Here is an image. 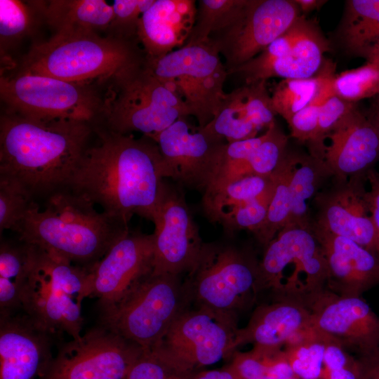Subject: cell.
Masks as SVG:
<instances>
[{
	"label": "cell",
	"mask_w": 379,
	"mask_h": 379,
	"mask_svg": "<svg viewBox=\"0 0 379 379\" xmlns=\"http://www.w3.org/2000/svg\"><path fill=\"white\" fill-rule=\"evenodd\" d=\"M93 130L95 141L86 148L68 188L126 224L135 215L154 222L166 188L157 144L98 124Z\"/></svg>",
	"instance_id": "cell-1"
},
{
	"label": "cell",
	"mask_w": 379,
	"mask_h": 379,
	"mask_svg": "<svg viewBox=\"0 0 379 379\" xmlns=\"http://www.w3.org/2000/svg\"><path fill=\"white\" fill-rule=\"evenodd\" d=\"M94 123L39 119L4 110L0 117V178L38 204L67 188L94 133Z\"/></svg>",
	"instance_id": "cell-2"
},
{
	"label": "cell",
	"mask_w": 379,
	"mask_h": 379,
	"mask_svg": "<svg viewBox=\"0 0 379 379\" xmlns=\"http://www.w3.org/2000/svg\"><path fill=\"white\" fill-rule=\"evenodd\" d=\"M129 230L67 187L32 202L13 232L22 242L91 268Z\"/></svg>",
	"instance_id": "cell-3"
},
{
	"label": "cell",
	"mask_w": 379,
	"mask_h": 379,
	"mask_svg": "<svg viewBox=\"0 0 379 379\" xmlns=\"http://www.w3.org/2000/svg\"><path fill=\"white\" fill-rule=\"evenodd\" d=\"M145 59L135 41L97 32L55 33L31 47L20 71L93 86L107 84Z\"/></svg>",
	"instance_id": "cell-4"
},
{
	"label": "cell",
	"mask_w": 379,
	"mask_h": 379,
	"mask_svg": "<svg viewBox=\"0 0 379 379\" xmlns=\"http://www.w3.org/2000/svg\"><path fill=\"white\" fill-rule=\"evenodd\" d=\"M30 245V244H29ZM22 310L53 335L81 336V303L91 296V270L32 245Z\"/></svg>",
	"instance_id": "cell-5"
},
{
	"label": "cell",
	"mask_w": 379,
	"mask_h": 379,
	"mask_svg": "<svg viewBox=\"0 0 379 379\" xmlns=\"http://www.w3.org/2000/svg\"><path fill=\"white\" fill-rule=\"evenodd\" d=\"M192 306L181 276L152 270L116 303L101 310L102 325L145 350L159 345L174 321Z\"/></svg>",
	"instance_id": "cell-6"
},
{
	"label": "cell",
	"mask_w": 379,
	"mask_h": 379,
	"mask_svg": "<svg viewBox=\"0 0 379 379\" xmlns=\"http://www.w3.org/2000/svg\"><path fill=\"white\" fill-rule=\"evenodd\" d=\"M98 124L121 134L154 135L182 117L187 109L168 84L158 79L143 62L109 81Z\"/></svg>",
	"instance_id": "cell-7"
},
{
	"label": "cell",
	"mask_w": 379,
	"mask_h": 379,
	"mask_svg": "<svg viewBox=\"0 0 379 379\" xmlns=\"http://www.w3.org/2000/svg\"><path fill=\"white\" fill-rule=\"evenodd\" d=\"M258 262L259 294L298 301L308 308L327 289V265L311 228L285 226L266 246Z\"/></svg>",
	"instance_id": "cell-8"
},
{
	"label": "cell",
	"mask_w": 379,
	"mask_h": 379,
	"mask_svg": "<svg viewBox=\"0 0 379 379\" xmlns=\"http://www.w3.org/2000/svg\"><path fill=\"white\" fill-rule=\"evenodd\" d=\"M259 260L234 245L205 243L185 279L192 305L236 321L257 299Z\"/></svg>",
	"instance_id": "cell-9"
},
{
	"label": "cell",
	"mask_w": 379,
	"mask_h": 379,
	"mask_svg": "<svg viewBox=\"0 0 379 379\" xmlns=\"http://www.w3.org/2000/svg\"><path fill=\"white\" fill-rule=\"evenodd\" d=\"M145 64L158 79L175 89L199 127L212 120L225 94L224 84L229 76L212 44H186L159 58L145 59Z\"/></svg>",
	"instance_id": "cell-10"
},
{
	"label": "cell",
	"mask_w": 379,
	"mask_h": 379,
	"mask_svg": "<svg viewBox=\"0 0 379 379\" xmlns=\"http://www.w3.org/2000/svg\"><path fill=\"white\" fill-rule=\"evenodd\" d=\"M93 87L20 71L1 76L0 96L6 110L24 116L95 123L102 99Z\"/></svg>",
	"instance_id": "cell-11"
},
{
	"label": "cell",
	"mask_w": 379,
	"mask_h": 379,
	"mask_svg": "<svg viewBox=\"0 0 379 379\" xmlns=\"http://www.w3.org/2000/svg\"><path fill=\"white\" fill-rule=\"evenodd\" d=\"M238 321L207 309L191 306L172 324L155 349L181 368L197 372L230 359ZM152 350V349H151Z\"/></svg>",
	"instance_id": "cell-12"
},
{
	"label": "cell",
	"mask_w": 379,
	"mask_h": 379,
	"mask_svg": "<svg viewBox=\"0 0 379 379\" xmlns=\"http://www.w3.org/2000/svg\"><path fill=\"white\" fill-rule=\"evenodd\" d=\"M144 350L102 324L62 344L44 379H126Z\"/></svg>",
	"instance_id": "cell-13"
},
{
	"label": "cell",
	"mask_w": 379,
	"mask_h": 379,
	"mask_svg": "<svg viewBox=\"0 0 379 379\" xmlns=\"http://www.w3.org/2000/svg\"><path fill=\"white\" fill-rule=\"evenodd\" d=\"M300 11L294 1L247 0L237 18L207 42L223 57L230 75L286 33L300 17Z\"/></svg>",
	"instance_id": "cell-14"
},
{
	"label": "cell",
	"mask_w": 379,
	"mask_h": 379,
	"mask_svg": "<svg viewBox=\"0 0 379 379\" xmlns=\"http://www.w3.org/2000/svg\"><path fill=\"white\" fill-rule=\"evenodd\" d=\"M187 118L180 117L149 138L156 142L161 154L164 178L204 192L215 176L227 142L194 126Z\"/></svg>",
	"instance_id": "cell-15"
},
{
	"label": "cell",
	"mask_w": 379,
	"mask_h": 379,
	"mask_svg": "<svg viewBox=\"0 0 379 379\" xmlns=\"http://www.w3.org/2000/svg\"><path fill=\"white\" fill-rule=\"evenodd\" d=\"M333 178L332 184L313 199L311 224L349 239L379 259V237L367 197L366 172L347 179Z\"/></svg>",
	"instance_id": "cell-16"
},
{
	"label": "cell",
	"mask_w": 379,
	"mask_h": 379,
	"mask_svg": "<svg viewBox=\"0 0 379 379\" xmlns=\"http://www.w3.org/2000/svg\"><path fill=\"white\" fill-rule=\"evenodd\" d=\"M153 271L181 276L196 265L204 246L183 194L166 185L154 221Z\"/></svg>",
	"instance_id": "cell-17"
},
{
	"label": "cell",
	"mask_w": 379,
	"mask_h": 379,
	"mask_svg": "<svg viewBox=\"0 0 379 379\" xmlns=\"http://www.w3.org/2000/svg\"><path fill=\"white\" fill-rule=\"evenodd\" d=\"M312 325L358 358L379 350V317L362 297H344L328 290L309 306Z\"/></svg>",
	"instance_id": "cell-18"
},
{
	"label": "cell",
	"mask_w": 379,
	"mask_h": 379,
	"mask_svg": "<svg viewBox=\"0 0 379 379\" xmlns=\"http://www.w3.org/2000/svg\"><path fill=\"white\" fill-rule=\"evenodd\" d=\"M153 234L130 230L91 270V296L101 310L116 303L130 288L153 270Z\"/></svg>",
	"instance_id": "cell-19"
},
{
	"label": "cell",
	"mask_w": 379,
	"mask_h": 379,
	"mask_svg": "<svg viewBox=\"0 0 379 379\" xmlns=\"http://www.w3.org/2000/svg\"><path fill=\"white\" fill-rule=\"evenodd\" d=\"M321 159L338 179L374 168L379 160V134L370 116L357 105L343 116L325 137Z\"/></svg>",
	"instance_id": "cell-20"
},
{
	"label": "cell",
	"mask_w": 379,
	"mask_h": 379,
	"mask_svg": "<svg viewBox=\"0 0 379 379\" xmlns=\"http://www.w3.org/2000/svg\"><path fill=\"white\" fill-rule=\"evenodd\" d=\"M52 333L29 315L0 314V379H34L53 359Z\"/></svg>",
	"instance_id": "cell-21"
},
{
	"label": "cell",
	"mask_w": 379,
	"mask_h": 379,
	"mask_svg": "<svg viewBox=\"0 0 379 379\" xmlns=\"http://www.w3.org/2000/svg\"><path fill=\"white\" fill-rule=\"evenodd\" d=\"M327 265V290L344 297H362L379 284V259L351 239L311 224Z\"/></svg>",
	"instance_id": "cell-22"
},
{
	"label": "cell",
	"mask_w": 379,
	"mask_h": 379,
	"mask_svg": "<svg viewBox=\"0 0 379 379\" xmlns=\"http://www.w3.org/2000/svg\"><path fill=\"white\" fill-rule=\"evenodd\" d=\"M276 114L266 81H258L225 93L212 120L201 128L230 143L258 136Z\"/></svg>",
	"instance_id": "cell-23"
},
{
	"label": "cell",
	"mask_w": 379,
	"mask_h": 379,
	"mask_svg": "<svg viewBox=\"0 0 379 379\" xmlns=\"http://www.w3.org/2000/svg\"><path fill=\"white\" fill-rule=\"evenodd\" d=\"M194 0H154L141 15L137 41L145 59L155 60L187 43L196 21Z\"/></svg>",
	"instance_id": "cell-24"
},
{
	"label": "cell",
	"mask_w": 379,
	"mask_h": 379,
	"mask_svg": "<svg viewBox=\"0 0 379 379\" xmlns=\"http://www.w3.org/2000/svg\"><path fill=\"white\" fill-rule=\"evenodd\" d=\"M312 324L310 309L288 299H272L258 305L246 326L238 328L234 350L244 345L262 350L281 349L296 333Z\"/></svg>",
	"instance_id": "cell-25"
},
{
	"label": "cell",
	"mask_w": 379,
	"mask_h": 379,
	"mask_svg": "<svg viewBox=\"0 0 379 379\" xmlns=\"http://www.w3.org/2000/svg\"><path fill=\"white\" fill-rule=\"evenodd\" d=\"M327 42L317 29L302 16L296 22V34L290 52L255 74L246 84L272 77L309 79L319 69Z\"/></svg>",
	"instance_id": "cell-26"
},
{
	"label": "cell",
	"mask_w": 379,
	"mask_h": 379,
	"mask_svg": "<svg viewBox=\"0 0 379 379\" xmlns=\"http://www.w3.org/2000/svg\"><path fill=\"white\" fill-rule=\"evenodd\" d=\"M40 15L55 33L107 30L112 20V4L103 0L32 1Z\"/></svg>",
	"instance_id": "cell-27"
},
{
	"label": "cell",
	"mask_w": 379,
	"mask_h": 379,
	"mask_svg": "<svg viewBox=\"0 0 379 379\" xmlns=\"http://www.w3.org/2000/svg\"><path fill=\"white\" fill-rule=\"evenodd\" d=\"M32 255L31 245L20 240L15 243L1 238L0 314L15 313L22 309Z\"/></svg>",
	"instance_id": "cell-28"
},
{
	"label": "cell",
	"mask_w": 379,
	"mask_h": 379,
	"mask_svg": "<svg viewBox=\"0 0 379 379\" xmlns=\"http://www.w3.org/2000/svg\"><path fill=\"white\" fill-rule=\"evenodd\" d=\"M331 177L333 175L323 160L297 154L291 178V210L286 226L311 228L309 201Z\"/></svg>",
	"instance_id": "cell-29"
},
{
	"label": "cell",
	"mask_w": 379,
	"mask_h": 379,
	"mask_svg": "<svg viewBox=\"0 0 379 379\" xmlns=\"http://www.w3.org/2000/svg\"><path fill=\"white\" fill-rule=\"evenodd\" d=\"M274 180L270 175H251L212 186L203 192L204 211L213 222L230 209L257 199L272 191Z\"/></svg>",
	"instance_id": "cell-30"
},
{
	"label": "cell",
	"mask_w": 379,
	"mask_h": 379,
	"mask_svg": "<svg viewBox=\"0 0 379 379\" xmlns=\"http://www.w3.org/2000/svg\"><path fill=\"white\" fill-rule=\"evenodd\" d=\"M340 36L350 52L366 58L379 41V0L346 1Z\"/></svg>",
	"instance_id": "cell-31"
},
{
	"label": "cell",
	"mask_w": 379,
	"mask_h": 379,
	"mask_svg": "<svg viewBox=\"0 0 379 379\" xmlns=\"http://www.w3.org/2000/svg\"><path fill=\"white\" fill-rule=\"evenodd\" d=\"M297 154L286 152L273 171L274 187L265 221L254 234L265 248L288 222L291 210L290 182Z\"/></svg>",
	"instance_id": "cell-32"
},
{
	"label": "cell",
	"mask_w": 379,
	"mask_h": 379,
	"mask_svg": "<svg viewBox=\"0 0 379 379\" xmlns=\"http://www.w3.org/2000/svg\"><path fill=\"white\" fill-rule=\"evenodd\" d=\"M327 335L312 324L295 334L283 347L286 359L299 379H320Z\"/></svg>",
	"instance_id": "cell-33"
},
{
	"label": "cell",
	"mask_w": 379,
	"mask_h": 379,
	"mask_svg": "<svg viewBox=\"0 0 379 379\" xmlns=\"http://www.w3.org/2000/svg\"><path fill=\"white\" fill-rule=\"evenodd\" d=\"M331 68L329 64L314 77L287 79L277 84L271 94L276 114L288 122L295 114L310 105L322 87Z\"/></svg>",
	"instance_id": "cell-34"
},
{
	"label": "cell",
	"mask_w": 379,
	"mask_h": 379,
	"mask_svg": "<svg viewBox=\"0 0 379 379\" xmlns=\"http://www.w3.org/2000/svg\"><path fill=\"white\" fill-rule=\"evenodd\" d=\"M247 0H200L195 24L186 44L204 43L229 26Z\"/></svg>",
	"instance_id": "cell-35"
},
{
	"label": "cell",
	"mask_w": 379,
	"mask_h": 379,
	"mask_svg": "<svg viewBox=\"0 0 379 379\" xmlns=\"http://www.w3.org/2000/svg\"><path fill=\"white\" fill-rule=\"evenodd\" d=\"M332 88L335 95L350 102L378 95L379 65L368 62L334 76Z\"/></svg>",
	"instance_id": "cell-36"
},
{
	"label": "cell",
	"mask_w": 379,
	"mask_h": 379,
	"mask_svg": "<svg viewBox=\"0 0 379 379\" xmlns=\"http://www.w3.org/2000/svg\"><path fill=\"white\" fill-rule=\"evenodd\" d=\"M36 15L40 14L32 1L0 0L1 49L5 45L19 41L29 33Z\"/></svg>",
	"instance_id": "cell-37"
},
{
	"label": "cell",
	"mask_w": 379,
	"mask_h": 379,
	"mask_svg": "<svg viewBox=\"0 0 379 379\" xmlns=\"http://www.w3.org/2000/svg\"><path fill=\"white\" fill-rule=\"evenodd\" d=\"M287 136L276 123L265 131V138L249 157L245 175H270L277 168L287 150Z\"/></svg>",
	"instance_id": "cell-38"
},
{
	"label": "cell",
	"mask_w": 379,
	"mask_h": 379,
	"mask_svg": "<svg viewBox=\"0 0 379 379\" xmlns=\"http://www.w3.org/2000/svg\"><path fill=\"white\" fill-rule=\"evenodd\" d=\"M272 192L273 190L260 198L230 209L220 216L218 223L223 227L227 234L243 230H249L254 234L265 221Z\"/></svg>",
	"instance_id": "cell-39"
},
{
	"label": "cell",
	"mask_w": 379,
	"mask_h": 379,
	"mask_svg": "<svg viewBox=\"0 0 379 379\" xmlns=\"http://www.w3.org/2000/svg\"><path fill=\"white\" fill-rule=\"evenodd\" d=\"M197 372L176 365L155 349L144 350L126 379H192Z\"/></svg>",
	"instance_id": "cell-40"
},
{
	"label": "cell",
	"mask_w": 379,
	"mask_h": 379,
	"mask_svg": "<svg viewBox=\"0 0 379 379\" xmlns=\"http://www.w3.org/2000/svg\"><path fill=\"white\" fill-rule=\"evenodd\" d=\"M154 0H116L112 4L113 18L107 30L109 36L137 41V29L142 13Z\"/></svg>",
	"instance_id": "cell-41"
},
{
	"label": "cell",
	"mask_w": 379,
	"mask_h": 379,
	"mask_svg": "<svg viewBox=\"0 0 379 379\" xmlns=\"http://www.w3.org/2000/svg\"><path fill=\"white\" fill-rule=\"evenodd\" d=\"M33 201L13 182L0 178V233L14 231Z\"/></svg>",
	"instance_id": "cell-42"
},
{
	"label": "cell",
	"mask_w": 379,
	"mask_h": 379,
	"mask_svg": "<svg viewBox=\"0 0 379 379\" xmlns=\"http://www.w3.org/2000/svg\"><path fill=\"white\" fill-rule=\"evenodd\" d=\"M355 105V102L346 101L334 95L320 106L315 138L310 147V155L321 159L325 137L336 123Z\"/></svg>",
	"instance_id": "cell-43"
},
{
	"label": "cell",
	"mask_w": 379,
	"mask_h": 379,
	"mask_svg": "<svg viewBox=\"0 0 379 379\" xmlns=\"http://www.w3.org/2000/svg\"><path fill=\"white\" fill-rule=\"evenodd\" d=\"M267 365V351L253 347L248 352L236 350L228 366L237 379H265Z\"/></svg>",
	"instance_id": "cell-44"
},
{
	"label": "cell",
	"mask_w": 379,
	"mask_h": 379,
	"mask_svg": "<svg viewBox=\"0 0 379 379\" xmlns=\"http://www.w3.org/2000/svg\"><path fill=\"white\" fill-rule=\"evenodd\" d=\"M319 109L320 106L310 104L295 114L287 122L291 136L300 142H307L310 147L317 130Z\"/></svg>",
	"instance_id": "cell-45"
},
{
	"label": "cell",
	"mask_w": 379,
	"mask_h": 379,
	"mask_svg": "<svg viewBox=\"0 0 379 379\" xmlns=\"http://www.w3.org/2000/svg\"><path fill=\"white\" fill-rule=\"evenodd\" d=\"M357 358H354L338 342L327 335L323 359V368L339 369L354 365Z\"/></svg>",
	"instance_id": "cell-46"
},
{
	"label": "cell",
	"mask_w": 379,
	"mask_h": 379,
	"mask_svg": "<svg viewBox=\"0 0 379 379\" xmlns=\"http://www.w3.org/2000/svg\"><path fill=\"white\" fill-rule=\"evenodd\" d=\"M367 197L373 220L379 237V171L375 168L366 172Z\"/></svg>",
	"instance_id": "cell-47"
},
{
	"label": "cell",
	"mask_w": 379,
	"mask_h": 379,
	"mask_svg": "<svg viewBox=\"0 0 379 379\" xmlns=\"http://www.w3.org/2000/svg\"><path fill=\"white\" fill-rule=\"evenodd\" d=\"M320 379H361L359 360L354 365L339 369L330 370L322 368Z\"/></svg>",
	"instance_id": "cell-48"
},
{
	"label": "cell",
	"mask_w": 379,
	"mask_h": 379,
	"mask_svg": "<svg viewBox=\"0 0 379 379\" xmlns=\"http://www.w3.org/2000/svg\"><path fill=\"white\" fill-rule=\"evenodd\" d=\"M357 359L361 379H379V350L368 356Z\"/></svg>",
	"instance_id": "cell-49"
},
{
	"label": "cell",
	"mask_w": 379,
	"mask_h": 379,
	"mask_svg": "<svg viewBox=\"0 0 379 379\" xmlns=\"http://www.w3.org/2000/svg\"><path fill=\"white\" fill-rule=\"evenodd\" d=\"M192 379H237L236 375L227 365L223 368L197 371Z\"/></svg>",
	"instance_id": "cell-50"
},
{
	"label": "cell",
	"mask_w": 379,
	"mask_h": 379,
	"mask_svg": "<svg viewBox=\"0 0 379 379\" xmlns=\"http://www.w3.org/2000/svg\"><path fill=\"white\" fill-rule=\"evenodd\" d=\"M298 6L300 10L304 12H309L315 8H319L326 1L319 0H294Z\"/></svg>",
	"instance_id": "cell-51"
},
{
	"label": "cell",
	"mask_w": 379,
	"mask_h": 379,
	"mask_svg": "<svg viewBox=\"0 0 379 379\" xmlns=\"http://www.w3.org/2000/svg\"><path fill=\"white\" fill-rule=\"evenodd\" d=\"M368 62H375L379 60V41L371 49L368 56L366 57Z\"/></svg>",
	"instance_id": "cell-52"
},
{
	"label": "cell",
	"mask_w": 379,
	"mask_h": 379,
	"mask_svg": "<svg viewBox=\"0 0 379 379\" xmlns=\"http://www.w3.org/2000/svg\"><path fill=\"white\" fill-rule=\"evenodd\" d=\"M368 115L375 124L379 134V105L376 104L371 114H368Z\"/></svg>",
	"instance_id": "cell-53"
},
{
	"label": "cell",
	"mask_w": 379,
	"mask_h": 379,
	"mask_svg": "<svg viewBox=\"0 0 379 379\" xmlns=\"http://www.w3.org/2000/svg\"><path fill=\"white\" fill-rule=\"evenodd\" d=\"M377 96H378V99H377V103L376 104L379 105V95H377Z\"/></svg>",
	"instance_id": "cell-54"
},
{
	"label": "cell",
	"mask_w": 379,
	"mask_h": 379,
	"mask_svg": "<svg viewBox=\"0 0 379 379\" xmlns=\"http://www.w3.org/2000/svg\"><path fill=\"white\" fill-rule=\"evenodd\" d=\"M374 63H377V64L379 65V60L378 61H376L375 62H374Z\"/></svg>",
	"instance_id": "cell-55"
},
{
	"label": "cell",
	"mask_w": 379,
	"mask_h": 379,
	"mask_svg": "<svg viewBox=\"0 0 379 379\" xmlns=\"http://www.w3.org/2000/svg\"><path fill=\"white\" fill-rule=\"evenodd\" d=\"M290 379H299V378H290Z\"/></svg>",
	"instance_id": "cell-56"
}]
</instances>
